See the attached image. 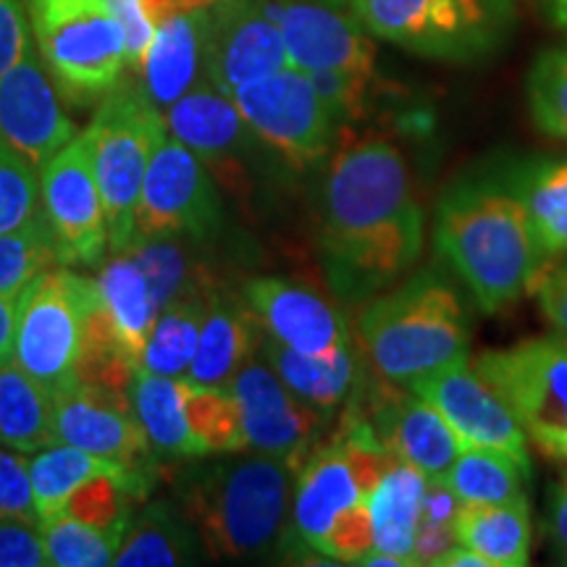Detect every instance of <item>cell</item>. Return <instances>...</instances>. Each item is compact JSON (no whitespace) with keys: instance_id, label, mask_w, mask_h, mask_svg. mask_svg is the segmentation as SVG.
I'll return each instance as SVG.
<instances>
[{"instance_id":"cell-1","label":"cell","mask_w":567,"mask_h":567,"mask_svg":"<svg viewBox=\"0 0 567 567\" xmlns=\"http://www.w3.org/2000/svg\"><path fill=\"white\" fill-rule=\"evenodd\" d=\"M425 218L405 153L392 140H347L326 161L318 255L331 292L363 305L413 271Z\"/></svg>"},{"instance_id":"cell-2","label":"cell","mask_w":567,"mask_h":567,"mask_svg":"<svg viewBox=\"0 0 567 567\" xmlns=\"http://www.w3.org/2000/svg\"><path fill=\"white\" fill-rule=\"evenodd\" d=\"M434 245L484 313H499L534 292L547 268L502 168L460 176L439 195Z\"/></svg>"},{"instance_id":"cell-3","label":"cell","mask_w":567,"mask_h":567,"mask_svg":"<svg viewBox=\"0 0 567 567\" xmlns=\"http://www.w3.org/2000/svg\"><path fill=\"white\" fill-rule=\"evenodd\" d=\"M358 337L373 373L410 386L467 360L473 316L450 271L429 266L363 302Z\"/></svg>"},{"instance_id":"cell-4","label":"cell","mask_w":567,"mask_h":567,"mask_svg":"<svg viewBox=\"0 0 567 567\" xmlns=\"http://www.w3.org/2000/svg\"><path fill=\"white\" fill-rule=\"evenodd\" d=\"M295 471L271 455L231 452L189 471L179 484V509L213 559L266 557L284 544Z\"/></svg>"},{"instance_id":"cell-5","label":"cell","mask_w":567,"mask_h":567,"mask_svg":"<svg viewBox=\"0 0 567 567\" xmlns=\"http://www.w3.org/2000/svg\"><path fill=\"white\" fill-rule=\"evenodd\" d=\"M24 13L63 101L95 105L124 80L126 40L109 0H24Z\"/></svg>"},{"instance_id":"cell-6","label":"cell","mask_w":567,"mask_h":567,"mask_svg":"<svg viewBox=\"0 0 567 567\" xmlns=\"http://www.w3.org/2000/svg\"><path fill=\"white\" fill-rule=\"evenodd\" d=\"M371 38L423 59L473 63L507 45L513 0H344Z\"/></svg>"},{"instance_id":"cell-7","label":"cell","mask_w":567,"mask_h":567,"mask_svg":"<svg viewBox=\"0 0 567 567\" xmlns=\"http://www.w3.org/2000/svg\"><path fill=\"white\" fill-rule=\"evenodd\" d=\"M82 134L109 216L111 252H124L134 239L142 182L155 147L166 134V122L140 82L124 76L97 103L95 116Z\"/></svg>"},{"instance_id":"cell-8","label":"cell","mask_w":567,"mask_h":567,"mask_svg":"<svg viewBox=\"0 0 567 567\" xmlns=\"http://www.w3.org/2000/svg\"><path fill=\"white\" fill-rule=\"evenodd\" d=\"M95 308V279L71 271V266H53L34 276L19 292L13 360L48 392H61L74 381Z\"/></svg>"},{"instance_id":"cell-9","label":"cell","mask_w":567,"mask_h":567,"mask_svg":"<svg viewBox=\"0 0 567 567\" xmlns=\"http://www.w3.org/2000/svg\"><path fill=\"white\" fill-rule=\"evenodd\" d=\"M231 101L260 145L292 172H313L334 153L342 124L313 80L292 63L239 87Z\"/></svg>"},{"instance_id":"cell-10","label":"cell","mask_w":567,"mask_h":567,"mask_svg":"<svg viewBox=\"0 0 567 567\" xmlns=\"http://www.w3.org/2000/svg\"><path fill=\"white\" fill-rule=\"evenodd\" d=\"M476 371L502 394L530 442L567 463V337H530L484 350Z\"/></svg>"},{"instance_id":"cell-11","label":"cell","mask_w":567,"mask_h":567,"mask_svg":"<svg viewBox=\"0 0 567 567\" xmlns=\"http://www.w3.org/2000/svg\"><path fill=\"white\" fill-rule=\"evenodd\" d=\"M224 200L200 155L163 134L134 213V237H189L210 243L224 229Z\"/></svg>"},{"instance_id":"cell-12","label":"cell","mask_w":567,"mask_h":567,"mask_svg":"<svg viewBox=\"0 0 567 567\" xmlns=\"http://www.w3.org/2000/svg\"><path fill=\"white\" fill-rule=\"evenodd\" d=\"M40 193L59 264L101 266L111 250L109 216L82 132L40 168Z\"/></svg>"},{"instance_id":"cell-13","label":"cell","mask_w":567,"mask_h":567,"mask_svg":"<svg viewBox=\"0 0 567 567\" xmlns=\"http://www.w3.org/2000/svg\"><path fill=\"white\" fill-rule=\"evenodd\" d=\"M305 74L375 80V45L344 0H260Z\"/></svg>"},{"instance_id":"cell-14","label":"cell","mask_w":567,"mask_h":567,"mask_svg":"<svg viewBox=\"0 0 567 567\" xmlns=\"http://www.w3.org/2000/svg\"><path fill=\"white\" fill-rule=\"evenodd\" d=\"M229 389L243 413L247 450L279 457L292 471L323 439L331 413H323L297 396L264 358L239 368Z\"/></svg>"},{"instance_id":"cell-15","label":"cell","mask_w":567,"mask_h":567,"mask_svg":"<svg viewBox=\"0 0 567 567\" xmlns=\"http://www.w3.org/2000/svg\"><path fill=\"white\" fill-rule=\"evenodd\" d=\"M350 400L371 423L384 450L415 465L429 481L442 478L463 446L434 405L410 386L381 379L379 373H363Z\"/></svg>"},{"instance_id":"cell-16","label":"cell","mask_w":567,"mask_h":567,"mask_svg":"<svg viewBox=\"0 0 567 567\" xmlns=\"http://www.w3.org/2000/svg\"><path fill=\"white\" fill-rule=\"evenodd\" d=\"M410 389L442 413L460 444L502 452L530 478L534 465H530L526 431L502 394L476 368L467 365V360L423 375Z\"/></svg>"},{"instance_id":"cell-17","label":"cell","mask_w":567,"mask_h":567,"mask_svg":"<svg viewBox=\"0 0 567 567\" xmlns=\"http://www.w3.org/2000/svg\"><path fill=\"white\" fill-rule=\"evenodd\" d=\"M289 66L279 24L260 0H218L203 34V74L226 95Z\"/></svg>"},{"instance_id":"cell-18","label":"cell","mask_w":567,"mask_h":567,"mask_svg":"<svg viewBox=\"0 0 567 567\" xmlns=\"http://www.w3.org/2000/svg\"><path fill=\"white\" fill-rule=\"evenodd\" d=\"M55 442L153 473V444L132 410L130 394L71 381L53 394Z\"/></svg>"},{"instance_id":"cell-19","label":"cell","mask_w":567,"mask_h":567,"mask_svg":"<svg viewBox=\"0 0 567 567\" xmlns=\"http://www.w3.org/2000/svg\"><path fill=\"white\" fill-rule=\"evenodd\" d=\"M76 134L80 126L63 111L61 92L30 42L21 59L0 76V137L34 168H42Z\"/></svg>"},{"instance_id":"cell-20","label":"cell","mask_w":567,"mask_h":567,"mask_svg":"<svg viewBox=\"0 0 567 567\" xmlns=\"http://www.w3.org/2000/svg\"><path fill=\"white\" fill-rule=\"evenodd\" d=\"M243 297L264 331L292 350L326 354L352 342L342 310L310 284L287 276H255Z\"/></svg>"},{"instance_id":"cell-21","label":"cell","mask_w":567,"mask_h":567,"mask_svg":"<svg viewBox=\"0 0 567 567\" xmlns=\"http://www.w3.org/2000/svg\"><path fill=\"white\" fill-rule=\"evenodd\" d=\"M163 122L172 137L200 155L210 174L226 176L224 182H245V163L258 137L245 124L237 103L213 84L208 76L174 105L163 111Z\"/></svg>"},{"instance_id":"cell-22","label":"cell","mask_w":567,"mask_h":567,"mask_svg":"<svg viewBox=\"0 0 567 567\" xmlns=\"http://www.w3.org/2000/svg\"><path fill=\"white\" fill-rule=\"evenodd\" d=\"M264 334L243 292H229L218 284L205 302L200 342L187 379L203 386H229L239 368L258 358Z\"/></svg>"},{"instance_id":"cell-23","label":"cell","mask_w":567,"mask_h":567,"mask_svg":"<svg viewBox=\"0 0 567 567\" xmlns=\"http://www.w3.org/2000/svg\"><path fill=\"white\" fill-rule=\"evenodd\" d=\"M502 174L526 210L547 266L567 260V155H520Z\"/></svg>"},{"instance_id":"cell-24","label":"cell","mask_w":567,"mask_h":567,"mask_svg":"<svg viewBox=\"0 0 567 567\" xmlns=\"http://www.w3.org/2000/svg\"><path fill=\"white\" fill-rule=\"evenodd\" d=\"M205 17L208 9L174 13L155 24L137 82L161 113L200 82Z\"/></svg>"},{"instance_id":"cell-25","label":"cell","mask_w":567,"mask_h":567,"mask_svg":"<svg viewBox=\"0 0 567 567\" xmlns=\"http://www.w3.org/2000/svg\"><path fill=\"white\" fill-rule=\"evenodd\" d=\"M258 358H264L300 400L310 402L323 413H334L337 408H344L358 389L360 379H363L360 354L352 350V342L344 344L342 350L310 354L292 350V347L264 334Z\"/></svg>"},{"instance_id":"cell-26","label":"cell","mask_w":567,"mask_h":567,"mask_svg":"<svg viewBox=\"0 0 567 567\" xmlns=\"http://www.w3.org/2000/svg\"><path fill=\"white\" fill-rule=\"evenodd\" d=\"M97 287V316L105 329L116 339L118 347L140 365L151 337L158 305L153 287L137 260L126 252H113L109 264L101 266L95 276Z\"/></svg>"},{"instance_id":"cell-27","label":"cell","mask_w":567,"mask_h":567,"mask_svg":"<svg viewBox=\"0 0 567 567\" xmlns=\"http://www.w3.org/2000/svg\"><path fill=\"white\" fill-rule=\"evenodd\" d=\"M425 488L429 478L415 465L392 455L368 494L373 551L396 559L400 567L413 565V544Z\"/></svg>"},{"instance_id":"cell-28","label":"cell","mask_w":567,"mask_h":567,"mask_svg":"<svg viewBox=\"0 0 567 567\" xmlns=\"http://www.w3.org/2000/svg\"><path fill=\"white\" fill-rule=\"evenodd\" d=\"M97 473H113L124 478L132 486L137 499H142L153 486V473L134 471L116 460L92 455L80 446L55 442L45 450L34 452L30 457V476H32V494L34 507H38L40 526L51 517L61 515L66 507L69 496L80 488L84 481L97 476Z\"/></svg>"},{"instance_id":"cell-29","label":"cell","mask_w":567,"mask_h":567,"mask_svg":"<svg viewBox=\"0 0 567 567\" xmlns=\"http://www.w3.org/2000/svg\"><path fill=\"white\" fill-rule=\"evenodd\" d=\"M205 555L187 515L172 502H153L132 517L118 544L113 565L118 567H174L195 565Z\"/></svg>"},{"instance_id":"cell-30","label":"cell","mask_w":567,"mask_h":567,"mask_svg":"<svg viewBox=\"0 0 567 567\" xmlns=\"http://www.w3.org/2000/svg\"><path fill=\"white\" fill-rule=\"evenodd\" d=\"M457 544L473 549L492 567H523L530 563V513L526 496L499 505L463 502L455 517Z\"/></svg>"},{"instance_id":"cell-31","label":"cell","mask_w":567,"mask_h":567,"mask_svg":"<svg viewBox=\"0 0 567 567\" xmlns=\"http://www.w3.org/2000/svg\"><path fill=\"white\" fill-rule=\"evenodd\" d=\"M0 444L24 455L55 444L53 392L13 358L0 363Z\"/></svg>"},{"instance_id":"cell-32","label":"cell","mask_w":567,"mask_h":567,"mask_svg":"<svg viewBox=\"0 0 567 567\" xmlns=\"http://www.w3.org/2000/svg\"><path fill=\"white\" fill-rule=\"evenodd\" d=\"M197 245L205 243L189 237H134L124 250L145 271L158 310L179 297L208 295L218 287Z\"/></svg>"},{"instance_id":"cell-33","label":"cell","mask_w":567,"mask_h":567,"mask_svg":"<svg viewBox=\"0 0 567 567\" xmlns=\"http://www.w3.org/2000/svg\"><path fill=\"white\" fill-rule=\"evenodd\" d=\"M130 400L134 415L158 455L182 460L200 457L195 439L189 434L187 413H184V379L137 368L130 386Z\"/></svg>"},{"instance_id":"cell-34","label":"cell","mask_w":567,"mask_h":567,"mask_svg":"<svg viewBox=\"0 0 567 567\" xmlns=\"http://www.w3.org/2000/svg\"><path fill=\"white\" fill-rule=\"evenodd\" d=\"M208 295H187L163 305L147 337L140 368L172 379H187L193 365Z\"/></svg>"},{"instance_id":"cell-35","label":"cell","mask_w":567,"mask_h":567,"mask_svg":"<svg viewBox=\"0 0 567 567\" xmlns=\"http://www.w3.org/2000/svg\"><path fill=\"white\" fill-rule=\"evenodd\" d=\"M523 478L526 473L502 452L486 446H460L457 457L446 467L442 484L457 496L460 502L473 505H499V502L523 499Z\"/></svg>"},{"instance_id":"cell-36","label":"cell","mask_w":567,"mask_h":567,"mask_svg":"<svg viewBox=\"0 0 567 567\" xmlns=\"http://www.w3.org/2000/svg\"><path fill=\"white\" fill-rule=\"evenodd\" d=\"M184 413L200 457L247 452L243 413L229 386H203L184 379Z\"/></svg>"},{"instance_id":"cell-37","label":"cell","mask_w":567,"mask_h":567,"mask_svg":"<svg viewBox=\"0 0 567 567\" xmlns=\"http://www.w3.org/2000/svg\"><path fill=\"white\" fill-rule=\"evenodd\" d=\"M61 266L45 213L38 221L0 234V295H19L34 276Z\"/></svg>"},{"instance_id":"cell-38","label":"cell","mask_w":567,"mask_h":567,"mask_svg":"<svg viewBox=\"0 0 567 567\" xmlns=\"http://www.w3.org/2000/svg\"><path fill=\"white\" fill-rule=\"evenodd\" d=\"M137 499L132 486L113 473H97L84 481L74 494L69 496L61 515L87 523V526L116 536L122 542L132 523V502Z\"/></svg>"},{"instance_id":"cell-39","label":"cell","mask_w":567,"mask_h":567,"mask_svg":"<svg viewBox=\"0 0 567 567\" xmlns=\"http://www.w3.org/2000/svg\"><path fill=\"white\" fill-rule=\"evenodd\" d=\"M528 105L538 132L567 142V42L536 59L528 74Z\"/></svg>"},{"instance_id":"cell-40","label":"cell","mask_w":567,"mask_h":567,"mask_svg":"<svg viewBox=\"0 0 567 567\" xmlns=\"http://www.w3.org/2000/svg\"><path fill=\"white\" fill-rule=\"evenodd\" d=\"M45 542L48 565L55 567H103L113 565L118 538L74 520L69 515H55L40 526Z\"/></svg>"},{"instance_id":"cell-41","label":"cell","mask_w":567,"mask_h":567,"mask_svg":"<svg viewBox=\"0 0 567 567\" xmlns=\"http://www.w3.org/2000/svg\"><path fill=\"white\" fill-rule=\"evenodd\" d=\"M42 216L40 168L0 137V234Z\"/></svg>"},{"instance_id":"cell-42","label":"cell","mask_w":567,"mask_h":567,"mask_svg":"<svg viewBox=\"0 0 567 567\" xmlns=\"http://www.w3.org/2000/svg\"><path fill=\"white\" fill-rule=\"evenodd\" d=\"M460 505L463 502L442 481H429L421 507V520H417L415 530L413 565H436L446 551L455 547V517L460 513Z\"/></svg>"},{"instance_id":"cell-43","label":"cell","mask_w":567,"mask_h":567,"mask_svg":"<svg viewBox=\"0 0 567 567\" xmlns=\"http://www.w3.org/2000/svg\"><path fill=\"white\" fill-rule=\"evenodd\" d=\"M0 520H27L40 526L32 494L30 457L3 444H0Z\"/></svg>"},{"instance_id":"cell-44","label":"cell","mask_w":567,"mask_h":567,"mask_svg":"<svg viewBox=\"0 0 567 567\" xmlns=\"http://www.w3.org/2000/svg\"><path fill=\"white\" fill-rule=\"evenodd\" d=\"M48 551L38 523L0 520V567H45Z\"/></svg>"},{"instance_id":"cell-45","label":"cell","mask_w":567,"mask_h":567,"mask_svg":"<svg viewBox=\"0 0 567 567\" xmlns=\"http://www.w3.org/2000/svg\"><path fill=\"white\" fill-rule=\"evenodd\" d=\"M109 6L124 30L126 71L137 74L155 34V24L145 11V0H109Z\"/></svg>"},{"instance_id":"cell-46","label":"cell","mask_w":567,"mask_h":567,"mask_svg":"<svg viewBox=\"0 0 567 567\" xmlns=\"http://www.w3.org/2000/svg\"><path fill=\"white\" fill-rule=\"evenodd\" d=\"M30 24H27L21 0H0V76L21 59L30 45Z\"/></svg>"},{"instance_id":"cell-47","label":"cell","mask_w":567,"mask_h":567,"mask_svg":"<svg viewBox=\"0 0 567 567\" xmlns=\"http://www.w3.org/2000/svg\"><path fill=\"white\" fill-rule=\"evenodd\" d=\"M538 310L555 326L559 334L567 337V264H551L544 268L534 287Z\"/></svg>"},{"instance_id":"cell-48","label":"cell","mask_w":567,"mask_h":567,"mask_svg":"<svg viewBox=\"0 0 567 567\" xmlns=\"http://www.w3.org/2000/svg\"><path fill=\"white\" fill-rule=\"evenodd\" d=\"M544 534L557 563L567 565V467L549 486L547 515H544Z\"/></svg>"},{"instance_id":"cell-49","label":"cell","mask_w":567,"mask_h":567,"mask_svg":"<svg viewBox=\"0 0 567 567\" xmlns=\"http://www.w3.org/2000/svg\"><path fill=\"white\" fill-rule=\"evenodd\" d=\"M19 295H0V363L13 358V334H17Z\"/></svg>"},{"instance_id":"cell-50","label":"cell","mask_w":567,"mask_h":567,"mask_svg":"<svg viewBox=\"0 0 567 567\" xmlns=\"http://www.w3.org/2000/svg\"><path fill=\"white\" fill-rule=\"evenodd\" d=\"M436 567H492V565H488L481 555H476L473 549L463 547V544H455V547L439 559Z\"/></svg>"},{"instance_id":"cell-51","label":"cell","mask_w":567,"mask_h":567,"mask_svg":"<svg viewBox=\"0 0 567 567\" xmlns=\"http://www.w3.org/2000/svg\"><path fill=\"white\" fill-rule=\"evenodd\" d=\"M544 11L559 30H567V0H544Z\"/></svg>"}]
</instances>
